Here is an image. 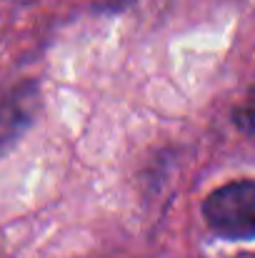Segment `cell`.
<instances>
[{
    "instance_id": "1",
    "label": "cell",
    "mask_w": 255,
    "mask_h": 258,
    "mask_svg": "<svg viewBox=\"0 0 255 258\" xmlns=\"http://www.w3.org/2000/svg\"><path fill=\"white\" fill-rule=\"evenodd\" d=\"M203 216L228 241L255 238V180H235L213 190L203 203Z\"/></svg>"
},
{
    "instance_id": "2",
    "label": "cell",
    "mask_w": 255,
    "mask_h": 258,
    "mask_svg": "<svg viewBox=\"0 0 255 258\" xmlns=\"http://www.w3.org/2000/svg\"><path fill=\"white\" fill-rule=\"evenodd\" d=\"M25 108H35V90L33 88H18L15 98L5 105V143L13 141L15 131H20V120L28 123L33 115H25Z\"/></svg>"
},
{
    "instance_id": "3",
    "label": "cell",
    "mask_w": 255,
    "mask_h": 258,
    "mask_svg": "<svg viewBox=\"0 0 255 258\" xmlns=\"http://www.w3.org/2000/svg\"><path fill=\"white\" fill-rule=\"evenodd\" d=\"M235 125H238L240 131H245V133H255V103L240 108V110L235 113Z\"/></svg>"
}]
</instances>
